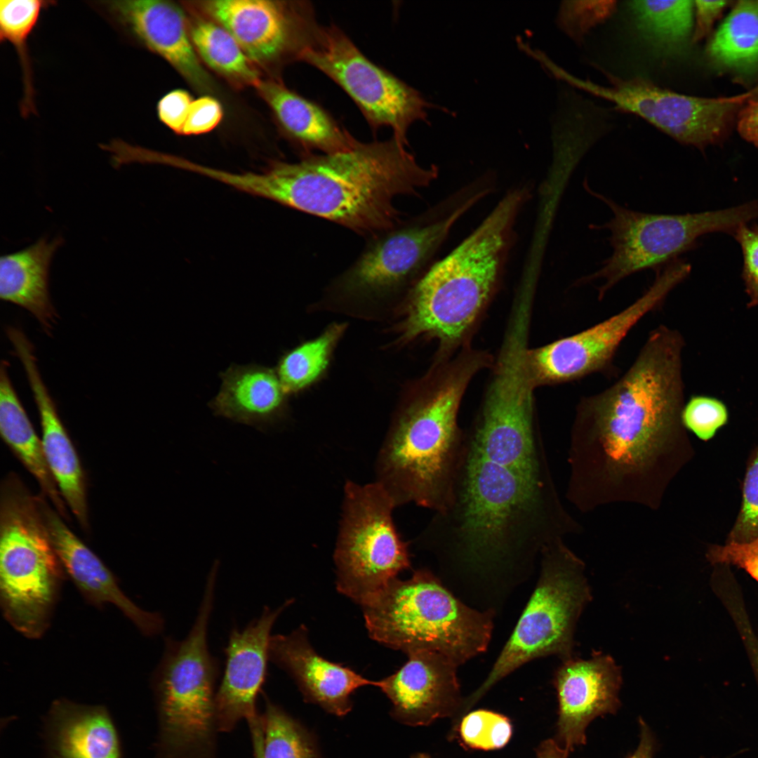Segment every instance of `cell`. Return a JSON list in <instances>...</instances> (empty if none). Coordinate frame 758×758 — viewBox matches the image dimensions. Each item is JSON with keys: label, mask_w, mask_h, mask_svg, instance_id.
I'll list each match as a JSON object with an SVG mask.
<instances>
[{"label": "cell", "mask_w": 758, "mask_h": 758, "mask_svg": "<svg viewBox=\"0 0 758 758\" xmlns=\"http://www.w3.org/2000/svg\"><path fill=\"white\" fill-rule=\"evenodd\" d=\"M566 522L554 486L466 451L451 503L434 514L424 533L456 566L503 574L533 566L543 548L561 539Z\"/></svg>", "instance_id": "obj_1"}, {"label": "cell", "mask_w": 758, "mask_h": 758, "mask_svg": "<svg viewBox=\"0 0 758 758\" xmlns=\"http://www.w3.org/2000/svg\"><path fill=\"white\" fill-rule=\"evenodd\" d=\"M394 137L358 141L346 152L312 154L267 168V198L330 220L368 239L402 218L394 199L415 195L438 177Z\"/></svg>", "instance_id": "obj_2"}, {"label": "cell", "mask_w": 758, "mask_h": 758, "mask_svg": "<svg viewBox=\"0 0 758 758\" xmlns=\"http://www.w3.org/2000/svg\"><path fill=\"white\" fill-rule=\"evenodd\" d=\"M684 346L679 331L657 326L622 376L579 400L574 434L596 444L616 474L648 468L667 444L681 437Z\"/></svg>", "instance_id": "obj_3"}, {"label": "cell", "mask_w": 758, "mask_h": 758, "mask_svg": "<svg viewBox=\"0 0 758 758\" xmlns=\"http://www.w3.org/2000/svg\"><path fill=\"white\" fill-rule=\"evenodd\" d=\"M491 364L488 354L466 345L441 358L397 419L375 465L376 481L397 506L412 503L437 512L451 503L465 435L458 424L459 408L472 378Z\"/></svg>", "instance_id": "obj_4"}, {"label": "cell", "mask_w": 758, "mask_h": 758, "mask_svg": "<svg viewBox=\"0 0 758 758\" xmlns=\"http://www.w3.org/2000/svg\"><path fill=\"white\" fill-rule=\"evenodd\" d=\"M530 197L526 185L508 191L478 227L409 290L401 326L403 341L436 339L441 357L466 344L500 285L516 241L517 218Z\"/></svg>", "instance_id": "obj_5"}, {"label": "cell", "mask_w": 758, "mask_h": 758, "mask_svg": "<svg viewBox=\"0 0 758 758\" xmlns=\"http://www.w3.org/2000/svg\"><path fill=\"white\" fill-rule=\"evenodd\" d=\"M361 606L375 641L406 654L437 652L458 666L486 650L493 627L494 611L467 606L425 568L393 580Z\"/></svg>", "instance_id": "obj_6"}, {"label": "cell", "mask_w": 758, "mask_h": 758, "mask_svg": "<svg viewBox=\"0 0 758 758\" xmlns=\"http://www.w3.org/2000/svg\"><path fill=\"white\" fill-rule=\"evenodd\" d=\"M65 571L36 496L25 484L3 486L0 498V602L8 623L29 639L47 630Z\"/></svg>", "instance_id": "obj_7"}, {"label": "cell", "mask_w": 758, "mask_h": 758, "mask_svg": "<svg viewBox=\"0 0 758 758\" xmlns=\"http://www.w3.org/2000/svg\"><path fill=\"white\" fill-rule=\"evenodd\" d=\"M534 591L481 685L463 703L470 709L493 685L527 662L549 655L571 658L578 618L591 599L584 566L555 540L543 550Z\"/></svg>", "instance_id": "obj_8"}, {"label": "cell", "mask_w": 758, "mask_h": 758, "mask_svg": "<svg viewBox=\"0 0 758 758\" xmlns=\"http://www.w3.org/2000/svg\"><path fill=\"white\" fill-rule=\"evenodd\" d=\"M613 213L595 229H606L611 255L594 273L580 278L576 286L601 281L598 299L625 278L668 263L696 246L702 236L712 232L733 234L742 225L758 219V202L750 201L725 209L686 214H653L627 208L592 192Z\"/></svg>", "instance_id": "obj_9"}, {"label": "cell", "mask_w": 758, "mask_h": 758, "mask_svg": "<svg viewBox=\"0 0 758 758\" xmlns=\"http://www.w3.org/2000/svg\"><path fill=\"white\" fill-rule=\"evenodd\" d=\"M492 192L491 183L478 177L425 211L366 239L359 256L340 277V286L366 295L413 287L437 261L455 224Z\"/></svg>", "instance_id": "obj_10"}, {"label": "cell", "mask_w": 758, "mask_h": 758, "mask_svg": "<svg viewBox=\"0 0 758 758\" xmlns=\"http://www.w3.org/2000/svg\"><path fill=\"white\" fill-rule=\"evenodd\" d=\"M396 503L378 481H347L333 558L339 592L361 606L411 567L408 545L394 526Z\"/></svg>", "instance_id": "obj_11"}, {"label": "cell", "mask_w": 758, "mask_h": 758, "mask_svg": "<svg viewBox=\"0 0 758 758\" xmlns=\"http://www.w3.org/2000/svg\"><path fill=\"white\" fill-rule=\"evenodd\" d=\"M609 82L599 85L571 74L555 64L557 78L615 108L639 116L679 142L703 149L728 135L737 112L748 101V93L732 97L700 98L660 88L642 77L623 79L599 68Z\"/></svg>", "instance_id": "obj_12"}, {"label": "cell", "mask_w": 758, "mask_h": 758, "mask_svg": "<svg viewBox=\"0 0 758 758\" xmlns=\"http://www.w3.org/2000/svg\"><path fill=\"white\" fill-rule=\"evenodd\" d=\"M691 270L684 260H673L656 272L639 298L618 313L571 335L528 348L526 361L534 386L568 383L594 373L612 375L616 372L615 357L625 338L644 317L662 307Z\"/></svg>", "instance_id": "obj_13"}, {"label": "cell", "mask_w": 758, "mask_h": 758, "mask_svg": "<svg viewBox=\"0 0 758 758\" xmlns=\"http://www.w3.org/2000/svg\"><path fill=\"white\" fill-rule=\"evenodd\" d=\"M300 61L326 75L359 109L371 128L387 126L407 145V131L417 121H427L431 107L419 91L370 60L338 27H324L317 44Z\"/></svg>", "instance_id": "obj_14"}, {"label": "cell", "mask_w": 758, "mask_h": 758, "mask_svg": "<svg viewBox=\"0 0 758 758\" xmlns=\"http://www.w3.org/2000/svg\"><path fill=\"white\" fill-rule=\"evenodd\" d=\"M199 6L259 62L300 61L317 44L324 27L307 1L215 0Z\"/></svg>", "instance_id": "obj_15"}, {"label": "cell", "mask_w": 758, "mask_h": 758, "mask_svg": "<svg viewBox=\"0 0 758 758\" xmlns=\"http://www.w3.org/2000/svg\"><path fill=\"white\" fill-rule=\"evenodd\" d=\"M113 26L128 39L156 53L202 93L213 90L193 46L189 20L175 3L163 0L93 2Z\"/></svg>", "instance_id": "obj_16"}, {"label": "cell", "mask_w": 758, "mask_h": 758, "mask_svg": "<svg viewBox=\"0 0 758 758\" xmlns=\"http://www.w3.org/2000/svg\"><path fill=\"white\" fill-rule=\"evenodd\" d=\"M292 602L287 600L274 610L265 606L261 616L243 630H232L225 649L224 675L215 696L218 731H230L241 719L257 715L255 699L267 674L270 632Z\"/></svg>", "instance_id": "obj_17"}, {"label": "cell", "mask_w": 758, "mask_h": 758, "mask_svg": "<svg viewBox=\"0 0 758 758\" xmlns=\"http://www.w3.org/2000/svg\"><path fill=\"white\" fill-rule=\"evenodd\" d=\"M396 672L378 681V687L392 703L394 716L410 726H427L460 712L463 701L456 676L458 665L430 651L407 653Z\"/></svg>", "instance_id": "obj_18"}, {"label": "cell", "mask_w": 758, "mask_h": 758, "mask_svg": "<svg viewBox=\"0 0 758 758\" xmlns=\"http://www.w3.org/2000/svg\"><path fill=\"white\" fill-rule=\"evenodd\" d=\"M622 682L613 658L594 652L587 660L568 658L557 670L558 743L568 751L585 743V730L595 717L616 712Z\"/></svg>", "instance_id": "obj_19"}, {"label": "cell", "mask_w": 758, "mask_h": 758, "mask_svg": "<svg viewBox=\"0 0 758 758\" xmlns=\"http://www.w3.org/2000/svg\"><path fill=\"white\" fill-rule=\"evenodd\" d=\"M39 506L55 550L65 573L91 604H112L146 636L160 633L164 625L158 613L146 611L130 599L119 587L115 577L101 559L64 523L58 512L49 506L46 496L37 495Z\"/></svg>", "instance_id": "obj_20"}, {"label": "cell", "mask_w": 758, "mask_h": 758, "mask_svg": "<svg viewBox=\"0 0 758 758\" xmlns=\"http://www.w3.org/2000/svg\"><path fill=\"white\" fill-rule=\"evenodd\" d=\"M270 660L295 680L305 698L337 716L352 708L351 694L364 686H378L350 667L326 660L313 649L302 625L291 633L271 636Z\"/></svg>", "instance_id": "obj_21"}, {"label": "cell", "mask_w": 758, "mask_h": 758, "mask_svg": "<svg viewBox=\"0 0 758 758\" xmlns=\"http://www.w3.org/2000/svg\"><path fill=\"white\" fill-rule=\"evenodd\" d=\"M38 408L41 443L49 470L67 506L84 531L89 532L86 481L79 458L39 371L34 347L26 336L13 341Z\"/></svg>", "instance_id": "obj_22"}, {"label": "cell", "mask_w": 758, "mask_h": 758, "mask_svg": "<svg viewBox=\"0 0 758 758\" xmlns=\"http://www.w3.org/2000/svg\"><path fill=\"white\" fill-rule=\"evenodd\" d=\"M285 135L302 157L321 152L335 154L353 149L358 141L323 107L277 81L260 80L255 86Z\"/></svg>", "instance_id": "obj_23"}, {"label": "cell", "mask_w": 758, "mask_h": 758, "mask_svg": "<svg viewBox=\"0 0 758 758\" xmlns=\"http://www.w3.org/2000/svg\"><path fill=\"white\" fill-rule=\"evenodd\" d=\"M219 376V392L208 404L215 415L258 429L281 418L286 393L274 370L257 364H232Z\"/></svg>", "instance_id": "obj_24"}, {"label": "cell", "mask_w": 758, "mask_h": 758, "mask_svg": "<svg viewBox=\"0 0 758 758\" xmlns=\"http://www.w3.org/2000/svg\"><path fill=\"white\" fill-rule=\"evenodd\" d=\"M60 237H41L32 245L0 259V298L33 314L46 333L51 331L55 312L48 293L51 259L62 244Z\"/></svg>", "instance_id": "obj_25"}, {"label": "cell", "mask_w": 758, "mask_h": 758, "mask_svg": "<svg viewBox=\"0 0 758 758\" xmlns=\"http://www.w3.org/2000/svg\"><path fill=\"white\" fill-rule=\"evenodd\" d=\"M51 758H121L119 739L106 709L65 699L51 710Z\"/></svg>", "instance_id": "obj_26"}, {"label": "cell", "mask_w": 758, "mask_h": 758, "mask_svg": "<svg viewBox=\"0 0 758 758\" xmlns=\"http://www.w3.org/2000/svg\"><path fill=\"white\" fill-rule=\"evenodd\" d=\"M8 363L2 361L0 370V433L2 439L27 470L37 481L41 493L48 498L65 519L69 515L47 464L41 439L16 394L8 373Z\"/></svg>", "instance_id": "obj_27"}, {"label": "cell", "mask_w": 758, "mask_h": 758, "mask_svg": "<svg viewBox=\"0 0 758 758\" xmlns=\"http://www.w3.org/2000/svg\"><path fill=\"white\" fill-rule=\"evenodd\" d=\"M629 6L639 32L657 51L674 53L693 27V1H632Z\"/></svg>", "instance_id": "obj_28"}, {"label": "cell", "mask_w": 758, "mask_h": 758, "mask_svg": "<svg viewBox=\"0 0 758 758\" xmlns=\"http://www.w3.org/2000/svg\"><path fill=\"white\" fill-rule=\"evenodd\" d=\"M196 52L211 69L241 85L256 86L261 80L250 58L232 36L213 20L189 22Z\"/></svg>", "instance_id": "obj_29"}, {"label": "cell", "mask_w": 758, "mask_h": 758, "mask_svg": "<svg viewBox=\"0 0 758 758\" xmlns=\"http://www.w3.org/2000/svg\"><path fill=\"white\" fill-rule=\"evenodd\" d=\"M707 53L725 67L743 69L758 62V1H740L710 41Z\"/></svg>", "instance_id": "obj_30"}, {"label": "cell", "mask_w": 758, "mask_h": 758, "mask_svg": "<svg viewBox=\"0 0 758 758\" xmlns=\"http://www.w3.org/2000/svg\"><path fill=\"white\" fill-rule=\"evenodd\" d=\"M55 4L42 0H1L0 41L11 44L18 53L22 73L23 96L20 112L23 117L36 113L35 89L28 40L41 11Z\"/></svg>", "instance_id": "obj_31"}, {"label": "cell", "mask_w": 758, "mask_h": 758, "mask_svg": "<svg viewBox=\"0 0 758 758\" xmlns=\"http://www.w3.org/2000/svg\"><path fill=\"white\" fill-rule=\"evenodd\" d=\"M343 328V325L332 326L319 337L292 349L280 358L275 372L286 394L304 389L324 371Z\"/></svg>", "instance_id": "obj_32"}, {"label": "cell", "mask_w": 758, "mask_h": 758, "mask_svg": "<svg viewBox=\"0 0 758 758\" xmlns=\"http://www.w3.org/2000/svg\"><path fill=\"white\" fill-rule=\"evenodd\" d=\"M260 720L263 758H318L305 731L276 705L267 700Z\"/></svg>", "instance_id": "obj_33"}, {"label": "cell", "mask_w": 758, "mask_h": 758, "mask_svg": "<svg viewBox=\"0 0 758 758\" xmlns=\"http://www.w3.org/2000/svg\"><path fill=\"white\" fill-rule=\"evenodd\" d=\"M458 733L460 741L469 748L493 750L507 745L512 734V726L510 719L503 714L478 710L462 719Z\"/></svg>", "instance_id": "obj_34"}, {"label": "cell", "mask_w": 758, "mask_h": 758, "mask_svg": "<svg viewBox=\"0 0 758 758\" xmlns=\"http://www.w3.org/2000/svg\"><path fill=\"white\" fill-rule=\"evenodd\" d=\"M616 8V1H564L559 7L557 22L579 44L592 29L609 18Z\"/></svg>", "instance_id": "obj_35"}, {"label": "cell", "mask_w": 758, "mask_h": 758, "mask_svg": "<svg viewBox=\"0 0 758 758\" xmlns=\"http://www.w3.org/2000/svg\"><path fill=\"white\" fill-rule=\"evenodd\" d=\"M729 410L721 399L706 394H693L684 402L681 420L683 426L698 439L707 441L729 421Z\"/></svg>", "instance_id": "obj_36"}, {"label": "cell", "mask_w": 758, "mask_h": 758, "mask_svg": "<svg viewBox=\"0 0 758 758\" xmlns=\"http://www.w3.org/2000/svg\"><path fill=\"white\" fill-rule=\"evenodd\" d=\"M758 537V446L750 456L743 482L739 513L726 542L744 543Z\"/></svg>", "instance_id": "obj_37"}, {"label": "cell", "mask_w": 758, "mask_h": 758, "mask_svg": "<svg viewBox=\"0 0 758 758\" xmlns=\"http://www.w3.org/2000/svg\"><path fill=\"white\" fill-rule=\"evenodd\" d=\"M732 236L742 251V279L749 298L747 307H758V225L743 224Z\"/></svg>", "instance_id": "obj_38"}, {"label": "cell", "mask_w": 758, "mask_h": 758, "mask_svg": "<svg viewBox=\"0 0 758 758\" xmlns=\"http://www.w3.org/2000/svg\"><path fill=\"white\" fill-rule=\"evenodd\" d=\"M707 558L713 564L741 568L758 581V537L744 543L726 542L724 545H713L708 550Z\"/></svg>", "instance_id": "obj_39"}, {"label": "cell", "mask_w": 758, "mask_h": 758, "mask_svg": "<svg viewBox=\"0 0 758 758\" xmlns=\"http://www.w3.org/2000/svg\"><path fill=\"white\" fill-rule=\"evenodd\" d=\"M222 116V107L215 98L202 96L192 102L181 135L208 133L219 124Z\"/></svg>", "instance_id": "obj_40"}, {"label": "cell", "mask_w": 758, "mask_h": 758, "mask_svg": "<svg viewBox=\"0 0 758 758\" xmlns=\"http://www.w3.org/2000/svg\"><path fill=\"white\" fill-rule=\"evenodd\" d=\"M192 102L191 95L186 91H171L159 100L157 107L158 117L173 131L182 134Z\"/></svg>", "instance_id": "obj_41"}, {"label": "cell", "mask_w": 758, "mask_h": 758, "mask_svg": "<svg viewBox=\"0 0 758 758\" xmlns=\"http://www.w3.org/2000/svg\"><path fill=\"white\" fill-rule=\"evenodd\" d=\"M695 27L692 39L698 41L704 38L711 30L713 24L723 10L727 6V1H693Z\"/></svg>", "instance_id": "obj_42"}, {"label": "cell", "mask_w": 758, "mask_h": 758, "mask_svg": "<svg viewBox=\"0 0 758 758\" xmlns=\"http://www.w3.org/2000/svg\"><path fill=\"white\" fill-rule=\"evenodd\" d=\"M737 123L740 135L758 147V99L745 103L738 115Z\"/></svg>", "instance_id": "obj_43"}, {"label": "cell", "mask_w": 758, "mask_h": 758, "mask_svg": "<svg viewBox=\"0 0 758 758\" xmlns=\"http://www.w3.org/2000/svg\"><path fill=\"white\" fill-rule=\"evenodd\" d=\"M568 750L552 739L543 741L536 749V758H567Z\"/></svg>", "instance_id": "obj_44"}, {"label": "cell", "mask_w": 758, "mask_h": 758, "mask_svg": "<svg viewBox=\"0 0 758 758\" xmlns=\"http://www.w3.org/2000/svg\"><path fill=\"white\" fill-rule=\"evenodd\" d=\"M653 745L651 733L645 724H641L640 741L635 752L628 758H652Z\"/></svg>", "instance_id": "obj_45"}, {"label": "cell", "mask_w": 758, "mask_h": 758, "mask_svg": "<svg viewBox=\"0 0 758 758\" xmlns=\"http://www.w3.org/2000/svg\"><path fill=\"white\" fill-rule=\"evenodd\" d=\"M252 734L254 757L263 758L262 751V732L261 724L258 717L253 718L248 722Z\"/></svg>", "instance_id": "obj_46"}, {"label": "cell", "mask_w": 758, "mask_h": 758, "mask_svg": "<svg viewBox=\"0 0 758 758\" xmlns=\"http://www.w3.org/2000/svg\"><path fill=\"white\" fill-rule=\"evenodd\" d=\"M743 639L752 659V662L756 672L758 679V641L753 634L751 628L745 630L742 632Z\"/></svg>", "instance_id": "obj_47"}, {"label": "cell", "mask_w": 758, "mask_h": 758, "mask_svg": "<svg viewBox=\"0 0 758 758\" xmlns=\"http://www.w3.org/2000/svg\"><path fill=\"white\" fill-rule=\"evenodd\" d=\"M749 100L758 99V84L752 91H749ZM748 100V101H749Z\"/></svg>", "instance_id": "obj_48"}, {"label": "cell", "mask_w": 758, "mask_h": 758, "mask_svg": "<svg viewBox=\"0 0 758 758\" xmlns=\"http://www.w3.org/2000/svg\"><path fill=\"white\" fill-rule=\"evenodd\" d=\"M411 758H431L428 754L425 753H418L414 754Z\"/></svg>", "instance_id": "obj_49"}]
</instances>
